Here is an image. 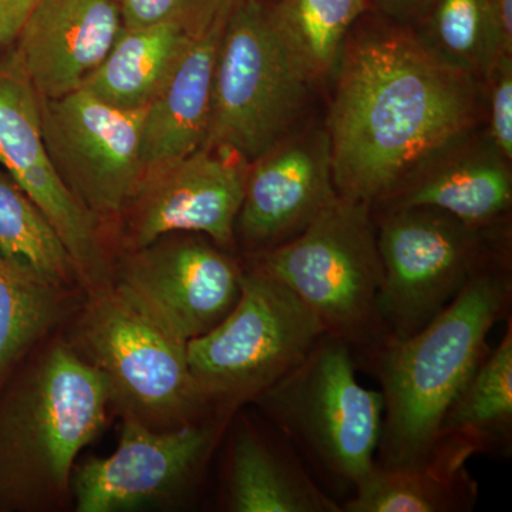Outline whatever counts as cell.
Masks as SVG:
<instances>
[{"instance_id":"cell-1","label":"cell","mask_w":512,"mask_h":512,"mask_svg":"<svg viewBox=\"0 0 512 512\" xmlns=\"http://www.w3.org/2000/svg\"><path fill=\"white\" fill-rule=\"evenodd\" d=\"M336 72L326 131L333 185L349 200L379 204L476 117V79L441 63L407 30L353 37Z\"/></svg>"},{"instance_id":"cell-2","label":"cell","mask_w":512,"mask_h":512,"mask_svg":"<svg viewBox=\"0 0 512 512\" xmlns=\"http://www.w3.org/2000/svg\"><path fill=\"white\" fill-rule=\"evenodd\" d=\"M511 306V261L505 255L481 269L424 328L404 338L386 335L355 353L357 369L382 387L377 464L407 466L433 454L447 410L490 352L488 335L510 318Z\"/></svg>"},{"instance_id":"cell-3","label":"cell","mask_w":512,"mask_h":512,"mask_svg":"<svg viewBox=\"0 0 512 512\" xmlns=\"http://www.w3.org/2000/svg\"><path fill=\"white\" fill-rule=\"evenodd\" d=\"M0 399V510L72 503L84 447L106 427L110 387L67 338L45 340Z\"/></svg>"},{"instance_id":"cell-4","label":"cell","mask_w":512,"mask_h":512,"mask_svg":"<svg viewBox=\"0 0 512 512\" xmlns=\"http://www.w3.org/2000/svg\"><path fill=\"white\" fill-rule=\"evenodd\" d=\"M355 352L328 333L254 404L342 507L376 460L384 400L362 386Z\"/></svg>"},{"instance_id":"cell-5","label":"cell","mask_w":512,"mask_h":512,"mask_svg":"<svg viewBox=\"0 0 512 512\" xmlns=\"http://www.w3.org/2000/svg\"><path fill=\"white\" fill-rule=\"evenodd\" d=\"M76 312L67 340L107 380L121 417L165 431L217 414L192 376L187 342L113 281L84 292Z\"/></svg>"},{"instance_id":"cell-6","label":"cell","mask_w":512,"mask_h":512,"mask_svg":"<svg viewBox=\"0 0 512 512\" xmlns=\"http://www.w3.org/2000/svg\"><path fill=\"white\" fill-rule=\"evenodd\" d=\"M281 281L330 336L359 353L386 336L379 316L383 266L372 205L336 195L301 234L249 256Z\"/></svg>"},{"instance_id":"cell-7","label":"cell","mask_w":512,"mask_h":512,"mask_svg":"<svg viewBox=\"0 0 512 512\" xmlns=\"http://www.w3.org/2000/svg\"><path fill=\"white\" fill-rule=\"evenodd\" d=\"M325 333L295 292L248 262L238 302L210 332L188 340V363L212 409L234 416L295 369Z\"/></svg>"},{"instance_id":"cell-8","label":"cell","mask_w":512,"mask_h":512,"mask_svg":"<svg viewBox=\"0 0 512 512\" xmlns=\"http://www.w3.org/2000/svg\"><path fill=\"white\" fill-rule=\"evenodd\" d=\"M311 77L276 29L271 6L235 0L215 67L204 146L234 151L249 164L289 136Z\"/></svg>"},{"instance_id":"cell-9","label":"cell","mask_w":512,"mask_h":512,"mask_svg":"<svg viewBox=\"0 0 512 512\" xmlns=\"http://www.w3.org/2000/svg\"><path fill=\"white\" fill-rule=\"evenodd\" d=\"M383 266L379 316L386 335H413L468 282L510 255L505 228L471 227L431 207L372 208Z\"/></svg>"},{"instance_id":"cell-10","label":"cell","mask_w":512,"mask_h":512,"mask_svg":"<svg viewBox=\"0 0 512 512\" xmlns=\"http://www.w3.org/2000/svg\"><path fill=\"white\" fill-rule=\"evenodd\" d=\"M39 107L47 154L67 190L100 224L119 220L144 180L146 109H117L83 89L39 97Z\"/></svg>"},{"instance_id":"cell-11","label":"cell","mask_w":512,"mask_h":512,"mask_svg":"<svg viewBox=\"0 0 512 512\" xmlns=\"http://www.w3.org/2000/svg\"><path fill=\"white\" fill-rule=\"evenodd\" d=\"M232 417L217 413L165 431L123 417L116 451L74 466V510L128 511L180 497L197 483Z\"/></svg>"},{"instance_id":"cell-12","label":"cell","mask_w":512,"mask_h":512,"mask_svg":"<svg viewBox=\"0 0 512 512\" xmlns=\"http://www.w3.org/2000/svg\"><path fill=\"white\" fill-rule=\"evenodd\" d=\"M244 265L201 234L165 235L128 251L111 278L178 338L210 332L241 295Z\"/></svg>"},{"instance_id":"cell-13","label":"cell","mask_w":512,"mask_h":512,"mask_svg":"<svg viewBox=\"0 0 512 512\" xmlns=\"http://www.w3.org/2000/svg\"><path fill=\"white\" fill-rule=\"evenodd\" d=\"M251 164L225 148L200 147L150 175L123 212V247H147L170 234H201L218 247L235 244V224Z\"/></svg>"},{"instance_id":"cell-14","label":"cell","mask_w":512,"mask_h":512,"mask_svg":"<svg viewBox=\"0 0 512 512\" xmlns=\"http://www.w3.org/2000/svg\"><path fill=\"white\" fill-rule=\"evenodd\" d=\"M0 167L55 227L72 256L84 292L111 281L100 222L57 175L40 123L39 96L15 64L0 66Z\"/></svg>"},{"instance_id":"cell-15","label":"cell","mask_w":512,"mask_h":512,"mask_svg":"<svg viewBox=\"0 0 512 512\" xmlns=\"http://www.w3.org/2000/svg\"><path fill=\"white\" fill-rule=\"evenodd\" d=\"M338 195L328 131L285 137L249 167L235 235L252 254L291 241Z\"/></svg>"},{"instance_id":"cell-16","label":"cell","mask_w":512,"mask_h":512,"mask_svg":"<svg viewBox=\"0 0 512 512\" xmlns=\"http://www.w3.org/2000/svg\"><path fill=\"white\" fill-rule=\"evenodd\" d=\"M123 29L117 0H37L16 35L13 64L40 99L76 92Z\"/></svg>"},{"instance_id":"cell-17","label":"cell","mask_w":512,"mask_h":512,"mask_svg":"<svg viewBox=\"0 0 512 512\" xmlns=\"http://www.w3.org/2000/svg\"><path fill=\"white\" fill-rule=\"evenodd\" d=\"M234 3L231 0L222 6L192 33L170 76L146 107L141 137L144 180L204 146L210 128L215 67Z\"/></svg>"},{"instance_id":"cell-18","label":"cell","mask_w":512,"mask_h":512,"mask_svg":"<svg viewBox=\"0 0 512 512\" xmlns=\"http://www.w3.org/2000/svg\"><path fill=\"white\" fill-rule=\"evenodd\" d=\"M265 419V417H264ZM239 410L229 423L227 510L231 512H342L313 478L292 444L266 420Z\"/></svg>"},{"instance_id":"cell-19","label":"cell","mask_w":512,"mask_h":512,"mask_svg":"<svg viewBox=\"0 0 512 512\" xmlns=\"http://www.w3.org/2000/svg\"><path fill=\"white\" fill-rule=\"evenodd\" d=\"M372 208L431 207L471 227L505 228L512 205L510 160L490 137L480 146L446 156L444 148Z\"/></svg>"},{"instance_id":"cell-20","label":"cell","mask_w":512,"mask_h":512,"mask_svg":"<svg viewBox=\"0 0 512 512\" xmlns=\"http://www.w3.org/2000/svg\"><path fill=\"white\" fill-rule=\"evenodd\" d=\"M474 454L440 440L426 460L407 466L373 464L342 512H467L478 500V483L467 468Z\"/></svg>"},{"instance_id":"cell-21","label":"cell","mask_w":512,"mask_h":512,"mask_svg":"<svg viewBox=\"0 0 512 512\" xmlns=\"http://www.w3.org/2000/svg\"><path fill=\"white\" fill-rule=\"evenodd\" d=\"M202 25L165 22L137 29L123 26L109 55L80 89L117 109H146L170 76L192 33Z\"/></svg>"},{"instance_id":"cell-22","label":"cell","mask_w":512,"mask_h":512,"mask_svg":"<svg viewBox=\"0 0 512 512\" xmlns=\"http://www.w3.org/2000/svg\"><path fill=\"white\" fill-rule=\"evenodd\" d=\"M440 440L471 453L507 457L512 443V319L464 384L441 423Z\"/></svg>"},{"instance_id":"cell-23","label":"cell","mask_w":512,"mask_h":512,"mask_svg":"<svg viewBox=\"0 0 512 512\" xmlns=\"http://www.w3.org/2000/svg\"><path fill=\"white\" fill-rule=\"evenodd\" d=\"M84 291L49 284L0 259V386L52 335Z\"/></svg>"},{"instance_id":"cell-24","label":"cell","mask_w":512,"mask_h":512,"mask_svg":"<svg viewBox=\"0 0 512 512\" xmlns=\"http://www.w3.org/2000/svg\"><path fill=\"white\" fill-rule=\"evenodd\" d=\"M0 259L49 284L84 291L72 256L55 227L2 167Z\"/></svg>"},{"instance_id":"cell-25","label":"cell","mask_w":512,"mask_h":512,"mask_svg":"<svg viewBox=\"0 0 512 512\" xmlns=\"http://www.w3.org/2000/svg\"><path fill=\"white\" fill-rule=\"evenodd\" d=\"M417 22L414 35L431 55L476 80L487 79L498 57L511 53L488 0H427Z\"/></svg>"},{"instance_id":"cell-26","label":"cell","mask_w":512,"mask_h":512,"mask_svg":"<svg viewBox=\"0 0 512 512\" xmlns=\"http://www.w3.org/2000/svg\"><path fill=\"white\" fill-rule=\"evenodd\" d=\"M369 0H279L271 6L276 29L315 80L338 69L350 28Z\"/></svg>"},{"instance_id":"cell-27","label":"cell","mask_w":512,"mask_h":512,"mask_svg":"<svg viewBox=\"0 0 512 512\" xmlns=\"http://www.w3.org/2000/svg\"><path fill=\"white\" fill-rule=\"evenodd\" d=\"M231 0H117L123 26L146 28L165 22L200 26Z\"/></svg>"},{"instance_id":"cell-28","label":"cell","mask_w":512,"mask_h":512,"mask_svg":"<svg viewBox=\"0 0 512 512\" xmlns=\"http://www.w3.org/2000/svg\"><path fill=\"white\" fill-rule=\"evenodd\" d=\"M490 133L488 137L507 160L512 158V55L503 53L488 74Z\"/></svg>"},{"instance_id":"cell-29","label":"cell","mask_w":512,"mask_h":512,"mask_svg":"<svg viewBox=\"0 0 512 512\" xmlns=\"http://www.w3.org/2000/svg\"><path fill=\"white\" fill-rule=\"evenodd\" d=\"M377 9L399 23L417 22L427 0H372Z\"/></svg>"},{"instance_id":"cell-30","label":"cell","mask_w":512,"mask_h":512,"mask_svg":"<svg viewBox=\"0 0 512 512\" xmlns=\"http://www.w3.org/2000/svg\"><path fill=\"white\" fill-rule=\"evenodd\" d=\"M36 2L37 0H0V13L15 37Z\"/></svg>"},{"instance_id":"cell-31","label":"cell","mask_w":512,"mask_h":512,"mask_svg":"<svg viewBox=\"0 0 512 512\" xmlns=\"http://www.w3.org/2000/svg\"><path fill=\"white\" fill-rule=\"evenodd\" d=\"M488 2L503 36L505 49L512 53V0H488Z\"/></svg>"},{"instance_id":"cell-32","label":"cell","mask_w":512,"mask_h":512,"mask_svg":"<svg viewBox=\"0 0 512 512\" xmlns=\"http://www.w3.org/2000/svg\"><path fill=\"white\" fill-rule=\"evenodd\" d=\"M13 40H15V33L9 28L8 23L0 13V45H6V43L13 42Z\"/></svg>"}]
</instances>
